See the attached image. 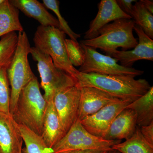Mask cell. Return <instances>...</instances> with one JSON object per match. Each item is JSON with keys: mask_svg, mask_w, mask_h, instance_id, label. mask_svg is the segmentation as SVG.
I'll return each instance as SVG.
<instances>
[{"mask_svg": "<svg viewBox=\"0 0 153 153\" xmlns=\"http://www.w3.org/2000/svg\"><path fill=\"white\" fill-rule=\"evenodd\" d=\"M130 75H109L79 72L75 76L79 87L95 88L121 100L135 101L151 87L146 79Z\"/></svg>", "mask_w": 153, "mask_h": 153, "instance_id": "cell-1", "label": "cell"}, {"mask_svg": "<svg viewBox=\"0 0 153 153\" xmlns=\"http://www.w3.org/2000/svg\"><path fill=\"white\" fill-rule=\"evenodd\" d=\"M47 102L41 94L36 76L21 91L12 115L14 120L41 136Z\"/></svg>", "mask_w": 153, "mask_h": 153, "instance_id": "cell-2", "label": "cell"}, {"mask_svg": "<svg viewBox=\"0 0 153 153\" xmlns=\"http://www.w3.org/2000/svg\"><path fill=\"white\" fill-rule=\"evenodd\" d=\"M135 25L132 19H119L102 28L96 38L82 40L80 44L94 49H101L106 54L119 48H121L122 51L128 50L138 44L133 33Z\"/></svg>", "mask_w": 153, "mask_h": 153, "instance_id": "cell-3", "label": "cell"}, {"mask_svg": "<svg viewBox=\"0 0 153 153\" xmlns=\"http://www.w3.org/2000/svg\"><path fill=\"white\" fill-rule=\"evenodd\" d=\"M18 35L16 48L7 69L8 79L11 87V114L15 109L21 91L35 76L28 59L31 47L27 35L25 31L19 32Z\"/></svg>", "mask_w": 153, "mask_h": 153, "instance_id": "cell-4", "label": "cell"}, {"mask_svg": "<svg viewBox=\"0 0 153 153\" xmlns=\"http://www.w3.org/2000/svg\"><path fill=\"white\" fill-rule=\"evenodd\" d=\"M66 37V34L58 28L40 25L37 28L34 35V47L40 52L50 56L57 68L65 71L75 79V76L79 71L68 60L65 44Z\"/></svg>", "mask_w": 153, "mask_h": 153, "instance_id": "cell-5", "label": "cell"}, {"mask_svg": "<svg viewBox=\"0 0 153 153\" xmlns=\"http://www.w3.org/2000/svg\"><path fill=\"white\" fill-rule=\"evenodd\" d=\"M30 54L37 62V68L41 79V87L44 91V98L48 102L53 99L58 91L76 85V79L70 74L57 68L52 58L35 47H31Z\"/></svg>", "mask_w": 153, "mask_h": 153, "instance_id": "cell-6", "label": "cell"}, {"mask_svg": "<svg viewBox=\"0 0 153 153\" xmlns=\"http://www.w3.org/2000/svg\"><path fill=\"white\" fill-rule=\"evenodd\" d=\"M121 140H108L95 136L87 131L76 120L65 135L52 148L54 153L85 150H111Z\"/></svg>", "mask_w": 153, "mask_h": 153, "instance_id": "cell-7", "label": "cell"}, {"mask_svg": "<svg viewBox=\"0 0 153 153\" xmlns=\"http://www.w3.org/2000/svg\"><path fill=\"white\" fill-rule=\"evenodd\" d=\"M80 44L85 51V57L84 63L78 70L79 72L104 75H130L134 77L143 74L142 70L124 67L119 64L118 61L115 58L102 55L92 47Z\"/></svg>", "mask_w": 153, "mask_h": 153, "instance_id": "cell-8", "label": "cell"}, {"mask_svg": "<svg viewBox=\"0 0 153 153\" xmlns=\"http://www.w3.org/2000/svg\"><path fill=\"white\" fill-rule=\"evenodd\" d=\"M80 94L81 88L75 85L58 91L53 97L65 134L77 120Z\"/></svg>", "mask_w": 153, "mask_h": 153, "instance_id": "cell-9", "label": "cell"}, {"mask_svg": "<svg viewBox=\"0 0 153 153\" xmlns=\"http://www.w3.org/2000/svg\"><path fill=\"white\" fill-rule=\"evenodd\" d=\"M131 102L120 100L111 103L79 122L91 134L102 138L115 117Z\"/></svg>", "mask_w": 153, "mask_h": 153, "instance_id": "cell-10", "label": "cell"}, {"mask_svg": "<svg viewBox=\"0 0 153 153\" xmlns=\"http://www.w3.org/2000/svg\"><path fill=\"white\" fill-rule=\"evenodd\" d=\"M134 30L138 37L139 42L133 50L127 51L115 50L106 55L116 59L121 65L132 67L138 60H153V40L145 34L139 26L135 25Z\"/></svg>", "mask_w": 153, "mask_h": 153, "instance_id": "cell-11", "label": "cell"}, {"mask_svg": "<svg viewBox=\"0 0 153 153\" xmlns=\"http://www.w3.org/2000/svg\"><path fill=\"white\" fill-rule=\"evenodd\" d=\"M98 13L91 22L88 30L85 33L84 40L97 37L99 31L109 22L119 19H132L120 8L116 0H102L98 4Z\"/></svg>", "mask_w": 153, "mask_h": 153, "instance_id": "cell-12", "label": "cell"}, {"mask_svg": "<svg viewBox=\"0 0 153 153\" xmlns=\"http://www.w3.org/2000/svg\"><path fill=\"white\" fill-rule=\"evenodd\" d=\"M77 120L93 114L108 105L120 101L102 91L91 87H81Z\"/></svg>", "mask_w": 153, "mask_h": 153, "instance_id": "cell-13", "label": "cell"}, {"mask_svg": "<svg viewBox=\"0 0 153 153\" xmlns=\"http://www.w3.org/2000/svg\"><path fill=\"white\" fill-rule=\"evenodd\" d=\"M23 142L12 115L0 112V153H22Z\"/></svg>", "mask_w": 153, "mask_h": 153, "instance_id": "cell-14", "label": "cell"}, {"mask_svg": "<svg viewBox=\"0 0 153 153\" xmlns=\"http://www.w3.org/2000/svg\"><path fill=\"white\" fill-rule=\"evenodd\" d=\"M137 127L136 113L126 108L115 117L102 138L108 140L128 139L134 133Z\"/></svg>", "mask_w": 153, "mask_h": 153, "instance_id": "cell-15", "label": "cell"}, {"mask_svg": "<svg viewBox=\"0 0 153 153\" xmlns=\"http://www.w3.org/2000/svg\"><path fill=\"white\" fill-rule=\"evenodd\" d=\"M10 2L25 15L38 21L41 26L59 28L57 19L37 0H10Z\"/></svg>", "mask_w": 153, "mask_h": 153, "instance_id": "cell-16", "label": "cell"}, {"mask_svg": "<svg viewBox=\"0 0 153 153\" xmlns=\"http://www.w3.org/2000/svg\"><path fill=\"white\" fill-rule=\"evenodd\" d=\"M65 135L53 99L47 102L41 136L49 147L52 148Z\"/></svg>", "mask_w": 153, "mask_h": 153, "instance_id": "cell-17", "label": "cell"}, {"mask_svg": "<svg viewBox=\"0 0 153 153\" xmlns=\"http://www.w3.org/2000/svg\"><path fill=\"white\" fill-rule=\"evenodd\" d=\"M23 31L19 10L10 1L4 0L0 5V37L12 32Z\"/></svg>", "mask_w": 153, "mask_h": 153, "instance_id": "cell-18", "label": "cell"}, {"mask_svg": "<svg viewBox=\"0 0 153 153\" xmlns=\"http://www.w3.org/2000/svg\"><path fill=\"white\" fill-rule=\"evenodd\" d=\"M126 108L133 110L136 113L138 126L148 125L153 122V86L142 96L132 102Z\"/></svg>", "mask_w": 153, "mask_h": 153, "instance_id": "cell-19", "label": "cell"}, {"mask_svg": "<svg viewBox=\"0 0 153 153\" xmlns=\"http://www.w3.org/2000/svg\"><path fill=\"white\" fill-rule=\"evenodd\" d=\"M112 149L121 153H153V145L145 139L139 127L137 126L134 133L130 138L123 143L113 146Z\"/></svg>", "mask_w": 153, "mask_h": 153, "instance_id": "cell-20", "label": "cell"}, {"mask_svg": "<svg viewBox=\"0 0 153 153\" xmlns=\"http://www.w3.org/2000/svg\"><path fill=\"white\" fill-rule=\"evenodd\" d=\"M19 127L25 145V147L22 149V153H54L41 136L24 126L19 125Z\"/></svg>", "mask_w": 153, "mask_h": 153, "instance_id": "cell-21", "label": "cell"}, {"mask_svg": "<svg viewBox=\"0 0 153 153\" xmlns=\"http://www.w3.org/2000/svg\"><path fill=\"white\" fill-rule=\"evenodd\" d=\"M135 24L139 26L147 36L153 38V15L140 1L136 2L130 14Z\"/></svg>", "mask_w": 153, "mask_h": 153, "instance_id": "cell-22", "label": "cell"}, {"mask_svg": "<svg viewBox=\"0 0 153 153\" xmlns=\"http://www.w3.org/2000/svg\"><path fill=\"white\" fill-rule=\"evenodd\" d=\"M18 35L12 32L0 40V68H7L13 56L18 43Z\"/></svg>", "mask_w": 153, "mask_h": 153, "instance_id": "cell-23", "label": "cell"}, {"mask_svg": "<svg viewBox=\"0 0 153 153\" xmlns=\"http://www.w3.org/2000/svg\"><path fill=\"white\" fill-rule=\"evenodd\" d=\"M43 4L46 8L53 11L57 16V19L59 24V30L66 35H68L70 39L77 41V39L80 38L81 36L79 34H76L72 31L67 22L62 16L59 8V1L57 0H43Z\"/></svg>", "mask_w": 153, "mask_h": 153, "instance_id": "cell-24", "label": "cell"}, {"mask_svg": "<svg viewBox=\"0 0 153 153\" xmlns=\"http://www.w3.org/2000/svg\"><path fill=\"white\" fill-rule=\"evenodd\" d=\"M7 69L0 68V112L10 114V88Z\"/></svg>", "mask_w": 153, "mask_h": 153, "instance_id": "cell-25", "label": "cell"}, {"mask_svg": "<svg viewBox=\"0 0 153 153\" xmlns=\"http://www.w3.org/2000/svg\"><path fill=\"white\" fill-rule=\"evenodd\" d=\"M65 44L68 60L74 66H82L85 60V51L78 41L66 39Z\"/></svg>", "mask_w": 153, "mask_h": 153, "instance_id": "cell-26", "label": "cell"}, {"mask_svg": "<svg viewBox=\"0 0 153 153\" xmlns=\"http://www.w3.org/2000/svg\"><path fill=\"white\" fill-rule=\"evenodd\" d=\"M141 133L145 140L153 145V122L148 125L139 127Z\"/></svg>", "mask_w": 153, "mask_h": 153, "instance_id": "cell-27", "label": "cell"}, {"mask_svg": "<svg viewBox=\"0 0 153 153\" xmlns=\"http://www.w3.org/2000/svg\"><path fill=\"white\" fill-rule=\"evenodd\" d=\"M116 1L120 8L127 15L130 16L133 6V3L137 1L136 0H117Z\"/></svg>", "mask_w": 153, "mask_h": 153, "instance_id": "cell-28", "label": "cell"}, {"mask_svg": "<svg viewBox=\"0 0 153 153\" xmlns=\"http://www.w3.org/2000/svg\"><path fill=\"white\" fill-rule=\"evenodd\" d=\"M108 151L102 150H85L69 151L61 153H107Z\"/></svg>", "mask_w": 153, "mask_h": 153, "instance_id": "cell-29", "label": "cell"}, {"mask_svg": "<svg viewBox=\"0 0 153 153\" xmlns=\"http://www.w3.org/2000/svg\"><path fill=\"white\" fill-rule=\"evenodd\" d=\"M143 6L148 10L150 13L153 14V2L150 0H140V1Z\"/></svg>", "mask_w": 153, "mask_h": 153, "instance_id": "cell-30", "label": "cell"}, {"mask_svg": "<svg viewBox=\"0 0 153 153\" xmlns=\"http://www.w3.org/2000/svg\"><path fill=\"white\" fill-rule=\"evenodd\" d=\"M107 153H121L120 152H118L115 150H111L109 151Z\"/></svg>", "mask_w": 153, "mask_h": 153, "instance_id": "cell-31", "label": "cell"}, {"mask_svg": "<svg viewBox=\"0 0 153 153\" xmlns=\"http://www.w3.org/2000/svg\"><path fill=\"white\" fill-rule=\"evenodd\" d=\"M4 1V0H0V5Z\"/></svg>", "mask_w": 153, "mask_h": 153, "instance_id": "cell-32", "label": "cell"}, {"mask_svg": "<svg viewBox=\"0 0 153 153\" xmlns=\"http://www.w3.org/2000/svg\"></svg>", "mask_w": 153, "mask_h": 153, "instance_id": "cell-33", "label": "cell"}]
</instances>
